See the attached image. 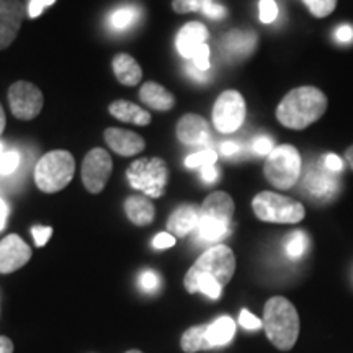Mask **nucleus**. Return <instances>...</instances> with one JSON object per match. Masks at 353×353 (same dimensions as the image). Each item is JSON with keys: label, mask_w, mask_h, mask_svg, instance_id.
I'll return each instance as SVG.
<instances>
[{"label": "nucleus", "mask_w": 353, "mask_h": 353, "mask_svg": "<svg viewBox=\"0 0 353 353\" xmlns=\"http://www.w3.org/2000/svg\"><path fill=\"white\" fill-rule=\"evenodd\" d=\"M113 170V162L110 154L101 148L92 149L83 157L82 164V183L90 193L103 192L110 175Z\"/></svg>", "instance_id": "11"}, {"label": "nucleus", "mask_w": 353, "mask_h": 353, "mask_svg": "<svg viewBox=\"0 0 353 353\" xmlns=\"http://www.w3.org/2000/svg\"><path fill=\"white\" fill-rule=\"evenodd\" d=\"M252 210L263 223L296 224L306 216L301 203L275 192H260L252 200Z\"/></svg>", "instance_id": "7"}, {"label": "nucleus", "mask_w": 353, "mask_h": 353, "mask_svg": "<svg viewBox=\"0 0 353 353\" xmlns=\"http://www.w3.org/2000/svg\"><path fill=\"white\" fill-rule=\"evenodd\" d=\"M32 234H33L34 242H37V245L43 247L48 241H50V237L52 234V228H50V226H34L32 229Z\"/></svg>", "instance_id": "37"}, {"label": "nucleus", "mask_w": 353, "mask_h": 353, "mask_svg": "<svg viewBox=\"0 0 353 353\" xmlns=\"http://www.w3.org/2000/svg\"><path fill=\"white\" fill-rule=\"evenodd\" d=\"M3 130H6V113H3L2 105H0V136H2Z\"/></svg>", "instance_id": "48"}, {"label": "nucleus", "mask_w": 353, "mask_h": 353, "mask_svg": "<svg viewBox=\"0 0 353 353\" xmlns=\"http://www.w3.org/2000/svg\"><path fill=\"white\" fill-rule=\"evenodd\" d=\"M210 33L208 28L200 21H190L183 25L179 34H176V51L185 59H193L195 52L203 44H206Z\"/></svg>", "instance_id": "16"}, {"label": "nucleus", "mask_w": 353, "mask_h": 353, "mask_svg": "<svg viewBox=\"0 0 353 353\" xmlns=\"http://www.w3.org/2000/svg\"><path fill=\"white\" fill-rule=\"evenodd\" d=\"M241 145L237 143H232V141H226V143L221 144V154L226 157H231V156H236L237 152H239Z\"/></svg>", "instance_id": "45"}, {"label": "nucleus", "mask_w": 353, "mask_h": 353, "mask_svg": "<svg viewBox=\"0 0 353 353\" xmlns=\"http://www.w3.org/2000/svg\"><path fill=\"white\" fill-rule=\"evenodd\" d=\"M7 218H8V206H7V203L0 198V231L6 228Z\"/></svg>", "instance_id": "46"}, {"label": "nucleus", "mask_w": 353, "mask_h": 353, "mask_svg": "<svg viewBox=\"0 0 353 353\" xmlns=\"http://www.w3.org/2000/svg\"><path fill=\"white\" fill-rule=\"evenodd\" d=\"M103 138L107 141L108 148L123 157L136 156V154L143 152L145 148L144 139L139 134L121 130V128H108L103 132Z\"/></svg>", "instance_id": "15"}, {"label": "nucleus", "mask_w": 353, "mask_h": 353, "mask_svg": "<svg viewBox=\"0 0 353 353\" xmlns=\"http://www.w3.org/2000/svg\"><path fill=\"white\" fill-rule=\"evenodd\" d=\"M316 19H325L337 7V0H303Z\"/></svg>", "instance_id": "28"}, {"label": "nucleus", "mask_w": 353, "mask_h": 353, "mask_svg": "<svg viewBox=\"0 0 353 353\" xmlns=\"http://www.w3.org/2000/svg\"><path fill=\"white\" fill-rule=\"evenodd\" d=\"M139 99L156 112H169L175 105V97L157 82H145L139 90Z\"/></svg>", "instance_id": "20"}, {"label": "nucleus", "mask_w": 353, "mask_h": 353, "mask_svg": "<svg viewBox=\"0 0 353 353\" xmlns=\"http://www.w3.org/2000/svg\"><path fill=\"white\" fill-rule=\"evenodd\" d=\"M257 43L259 38L252 30H231L221 39L223 51L229 57H236V59L252 54L257 48Z\"/></svg>", "instance_id": "17"}, {"label": "nucleus", "mask_w": 353, "mask_h": 353, "mask_svg": "<svg viewBox=\"0 0 353 353\" xmlns=\"http://www.w3.org/2000/svg\"><path fill=\"white\" fill-rule=\"evenodd\" d=\"M185 70H187L188 76L192 77L193 81H196L198 83H203V82L208 81V76H206V72H203V70L196 69L193 64H187V68H185Z\"/></svg>", "instance_id": "44"}, {"label": "nucleus", "mask_w": 353, "mask_h": 353, "mask_svg": "<svg viewBox=\"0 0 353 353\" xmlns=\"http://www.w3.org/2000/svg\"><path fill=\"white\" fill-rule=\"evenodd\" d=\"M23 21V7L20 0H0V50L15 41Z\"/></svg>", "instance_id": "13"}, {"label": "nucleus", "mask_w": 353, "mask_h": 353, "mask_svg": "<svg viewBox=\"0 0 353 353\" xmlns=\"http://www.w3.org/2000/svg\"><path fill=\"white\" fill-rule=\"evenodd\" d=\"M7 97L13 117L19 120L30 121L41 113L44 99L41 90L33 83L25 81L12 83Z\"/></svg>", "instance_id": "10"}, {"label": "nucleus", "mask_w": 353, "mask_h": 353, "mask_svg": "<svg viewBox=\"0 0 353 353\" xmlns=\"http://www.w3.org/2000/svg\"><path fill=\"white\" fill-rule=\"evenodd\" d=\"M20 165V154L15 149L3 151L0 156V175H12Z\"/></svg>", "instance_id": "31"}, {"label": "nucleus", "mask_w": 353, "mask_h": 353, "mask_svg": "<svg viewBox=\"0 0 353 353\" xmlns=\"http://www.w3.org/2000/svg\"><path fill=\"white\" fill-rule=\"evenodd\" d=\"M236 335V324L229 316H223L214 322H211L206 329V339H208L211 348L224 347L232 341Z\"/></svg>", "instance_id": "24"}, {"label": "nucleus", "mask_w": 353, "mask_h": 353, "mask_svg": "<svg viewBox=\"0 0 353 353\" xmlns=\"http://www.w3.org/2000/svg\"><path fill=\"white\" fill-rule=\"evenodd\" d=\"M141 17V10L134 6H123L117 10L112 12L110 15V26L113 30H118V32H123V30H128L130 26H132L136 21L139 20Z\"/></svg>", "instance_id": "26"}, {"label": "nucleus", "mask_w": 353, "mask_h": 353, "mask_svg": "<svg viewBox=\"0 0 353 353\" xmlns=\"http://www.w3.org/2000/svg\"><path fill=\"white\" fill-rule=\"evenodd\" d=\"M152 245L156 249H170V247L175 245V236H172L170 232H159L156 237H154Z\"/></svg>", "instance_id": "39"}, {"label": "nucleus", "mask_w": 353, "mask_h": 353, "mask_svg": "<svg viewBox=\"0 0 353 353\" xmlns=\"http://www.w3.org/2000/svg\"><path fill=\"white\" fill-rule=\"evenodd\" d=\"M32 259V249L17 234L0 241V273H13Z\"/></svg>", "instance_id": "12"}, {"label": "nucleus", "mask_w": 353, "mask_h": 353, "mask_svg": "<svg viewBox=\"0 0 353 353\" xmlns=\"http://www.w3.org/2000/svg\"><path fill=\"white\" fill-rule=\"evenodd\" d=\"M335 38L341 43H352L353 41V26L352 25H342L339 26L335 32Z\"/></svg>", "instance_id": "42"}, {"label": "nucleus", "mask_w": 353, "mask_h": 353, "mask_svg": "<svg viewBox=\"0 0 353 353\" xmlns=\"http://www.w3.org/2000/svg\"><path fill=\"white\" fill-rule=\"evenodd\" d=\"M259 17L262 23H273L278 17V6L275 0H260Z\"/></svg>", "instance_id": "33"}, {"label": "nucleus", "mask_w": 353, "mask_h": 353, "mask_svg": "<svg viewBox=\"0 0 353 353\" xmlns=\"http://www.w3.org/2000/svg\"><path fill=\"white\" fill-rule=\"evenodd\" d=\"M125 211L130 221L136 226H148L154 221L156 210L148 198L132 195L125 201Z\"/></svg>", "instance_id": "23"}, {"label": "nucleus", "mask_w": 353, "mask_h": 353, "mask_svg": "<svg viewBox=\"0 0 353 353\" xmlns=\"http://www.w3.org/2000/svg\"><path fill=\"white\" fill-rule=\"evenodd\" d=\"M198 221H200V208L195 205H182L170 214L167 229L172 236L185 237L192 231H196Z\"/></svg>", "instance_id": "18"}, {"label": "nucleus", "mask_w": 353, "mask_h": 353, "mask_svg": "<svg viewBox=\"0 0 353 353\" xmlns=\"http://www.w3.org/2000/svg\"><path fill=\"white\" fill-rule=\"evenodd\" d=\"M176 138L187 145H200L210 141V125L205 118L187 113L176 123Z\"/></svg>", "instance_id": "14"}, {"label": "nucleus", "mask_w": 353, "mask_h": 353, "mask_svg": "<svg viewBox=\"0 0 353 353\" xmlns=\"http://www.w3.org/2000/svg\"><path fill=\"white\" fill-rule=\"evenodd\" d=\"M345 159H347L348 165H350L352 170H353V144L345 151Z\"/></svg>", "instance_id": "49"}, {"label": "nucleus", "mask_w": 353, "mask_h": 353, "mask_svg": "<svg viewBox=\"0 0 353 353\" xmlns=\"http://www.w3.org/2000/svg\"><path fill=\"white\" fill-rule=\"evenodd\" d=\"M304 187L309 192V195L319 198V200H327L337 193V182L330 172L325 169H314L307 172L306 180H304Z\"/></svg>", "instance_id": "19"}, {"label": "nucleus", "mask_w": 353, "mask_h": 353, "mask_svg": "<svg viewBox=\"0 0 353 353\" xmlns=\"http://www.w3.org/2000/svg\"><path fill=\"white\" fill-rule=\"evenodd\" d=\"M265 179L278 190H290L301 175V156L290 144L278 145L267 156L263 165Z\"/></svg>", "instance_id": "6"}, {"label": "nucleus", "mask_w": 353, "mask_h": 353, "mask_svg": "<svg viewBox=\"0 0 353 353\" xmlns=\"http://www.w3.org/2000/svg\"><path fill=\"white\" fill-rule=\"evenodd\" d=\"M327 105V97L317 87H296L280 101L276 108V120L290 130H306L324 117Z\"/></svg>", "instance_id": "1"}, {"label": "nucleus", "mask_w": 353, "mask_h": 353, "mask_svg": "<svg viewBox=\"0 0 353 353\" xmlns=\"http://www.w3.org/2000/svg\"><path fill=\"white\" fill-rule=\"evenodd\" d=\"M245 120V100L237 90L223 92L214 101L213 125L223 134H231Z\"/></svg>", "instance_id": "9"}, {"label": "nucleus", "mask_w": 353, "mask_h": 353, "mask_svg": "<svg viewBox=\"0 0 353 353\" xmlns=\"http://www.w3.org/2000/svg\"><path fill=\"white\" fill-rule=\"evenodd\" d=\"M239 324L247 330H257L260 327H263V322L260 321L259 317H255L252 312L247 311V309H242L241 311Z\"/></svg>", "instance_id": "35"}, {"label": "nucleus", "mask_w": 353, "mask_h": 353, "mask_svg": "<svg viewBox=\"0 0 353 353\" xmlns=\"http://www.w3.org/2000/svg\"><path fill=\"white\" fill-rule=\"evenodd\" d=\"M214 0H172V8L175 13L203 12Z\"/></svg>", "instance_id": "30"}, {"label": "nucleus", "mask_w": 353, "mask_h": 353, "mask_svg": "<svg viewBox=\"0 0 353 353\" xmlns=\"http://www.w3.org/2000/svg\"><path fill=\"white\" fill-rule=\"evenodd\" d=\"M210 54H211L210 46H208V44H203L200 50L195 52V56H193V59H192L193 65H195L196 69L203 70V72H206V70H208L210 65H211Z\"/></svg>", "instance_id": "34"}, {"label": "nucleus", "mask_w": 353, "mask_h": 353, "mask_svg": "<svg viewBox=\"0 0 353 353\" xmlns=\"http://www.w3.org/2000/svg\"><path fill=\"white\" fill-rule=\"evenodd\" d=\"M0 353H13V343L8 337L0 335Z\"/></svg>", "instance_id": "47"}, {"label": "nucleus", "mask_w": 353, "mask_h": 353, "mask_svg": "<svg viewBox=\"0 0 353 353\" xmlns=\"http://www.w3.org/2000/svg\"><path fill=\"white\" fill-rule=\"evenodd\" d=\"M216 161H218V152L211 151V149H206V151H201V152L193 154V156H188L187 159H185V165H187L188 169H201V167H205V165L214 164Z\"/></svg>", "instance_id": "29"}, {"label": "nucleus", "mask_w": 353, "mask_h": 353, "mask_svg": "<svg viewBox=\"0 0 353 353\" xmlns=\"http://www.w3.org/2000/svg\"><path fill=\"white\" fill-rule=\"evenodd\" d=\"M263 329L268 341L278 350L288 352L299 337V314L294 304L283 296H273L265 303Z\"/></svg>", "instance_id": "2"}, {"label": "nucleus", "mask_w": 353, "mask_h": 353, "mask_svg": "<svg viewBox=\"0 0 353 353\" xmlns=\"http://www.w3.org/2000/svg\"><path fill=\"white\" fill-rule=\"evenodd\" d=\"M54 2L56 0H30V6H28L30 19H37V17L41 15L44 8L52 6Z\"/></svg>", "instance_id": "38"}, {"label": "nucleus", "mask_w": 353, "mask_h": 353, "mask_svg": "<svg viewBox=\"0 0 353 353\" xmlns=\"http://www.w3.org/2000/svg\"><path fill=\"white\" fill-rule=\"evenodd\" d=\"M252 149L257 156H268L273 151V143L267 136H259V138L254 139Z\"/></svg>", "instance_id": "36"}, {"label": "nucleus", "mask_w": 353, "mask_h": 353, "mask_svg": "<svg viewBox=\"0 0 353 353\" xmlns=\"http://www.w3.org/2000/svg\"><path fill=\"white\" fill-rule=\"evenodd\" d=\"M126 176L132 188L151 198H161L169 183V169L161 157L138 159L130 165Z\"/></svg>", "instance_id": "8"}, {"label": "nucleus", "mask_w": 353, "mask_h": 353, "mask_svg": "<svg viewBox=\"0 0 353 353\" xmlns=\"http://www.w3.org/2000/svg\"><path fill=\"white\" fill-rule=\"evenodd\" d=\"M110 114L123 123H132V125L145 126L151 123V113L145 112L139 105L131 103L126 100H117L108 107Z\"/></svg>", "instance_id": "22"}, {"label": "nucleus", "mask_w": 353, "mask_h": 353, "mask_svg": "<svg viewBox=\"0 0 353 353\" xmlns=\"http://www.w3.org/2000/svg\"><path fill=\"white\" fill-rule=\"evenodd\" d=\"M234 200L226 192H213L200 208L196 234L203 242H219L231 232Z\"/></svg>", "instance_id": "3"}, {"label": "nucleus", "mask_w": 353, "mask_h": 353, "mask_svg": "<svg viewBox=\"0 0 353 353\" xmlns=\"http://www.w3.org/2000/svg\"><path fill=\"white\" fill-rule=\"evenodd\" d=\"M76 161L72 154L56 149L39 159L34 167V183L44 193H56L68 187L74 179Z\"/></svg>", "instance_id": "5"}, {"label": "nucleus", "mask_w": 353, "mask_h": 353, "mask_svg": "<svg viewBox=\"0 0 353 353\" xmlns=\"http://www.w3.org/2000/svg\"><path fill=\"white\" fill-rule=\"evenodd\" d=\"M3 151H6V148H3V144H2V143H0V156H2V154H3Z\"/></svg>", "instance_id": "50"}, {"label": "nucleus", "mask_w": 353, "mask_h": 353, "mask_svg": "<svg viewBox=\"0 0 353 353\" xmlns=\"http://www.w3.org/2000/svg\"><path fill=\"white\" fill-rule=\"evenodd\" d=\"M161 276H159L154 270H144L141 273L139 288L143 290L144 293H156V291L161 288Z\"/></svg>", "instance_id": "32"}, {"label": "nucleus", "mask_w": 353, "mask_h": 353, "mask_svg": "<svg viewBox=\"0 0 353 353\" xmlns=\"http://www.w3.org/2000/svg\"><path fill=\"white\" fill-rule=\"evenodd\" d=\"M324 167L329 172H332V174H337V172L343 169V161L339 156H335V154H327L324 157Z\"/></svg>", "instance_id": "41"}, {"label": "nucleus", "mask_w": 353, "mask_h": 353, "mask_svg": "<svg viewBox=\"0 0 353 353\" xmlns=\"http://www.w3.org/2000/svg\"><path fill=\"white\" fill-rule=\"evenodd\" d=\"M112 68L118 82H121L126 87L138 85L141 79H143V69H141L138 61L132 56L126 54V52H120V54L113 57Z\"/></svg>", "instance_id": "21"}, {"label": "nucleus", "mask_w": 353, "mask_h": 353, "mask_svg": "<svg viewBox=\"0 0 353 353\" xmlns=\"http://www.w3.org/2000/svg\"><path fill=\"white\" fill-rule=\"evenodd\" d=\"M126 353H143V352H139V350H130V352H126Z\"/></svg>", "instance_id": "51"}, {"label": "nucleus", "mask_w": 353, "mask_h": 353, "mask_svg": "<svg viewBox=\"0 0 353 353\" xmlns=\"http://www.w3.org/2000/svg\"><path fill=\"white\" fill-rule=\"evenodd\" d=\"M203 15L205 17H208L210 20H221V19H224V17H226V8H224L223 6H219V3H210L208 7L205 8V10L201 12Z\"/></svg>", "instance_id": "40"}, {"label": "nucleus", "mask_w": 353, "mask_h": 353, "mask_svg": "<svg viewBox=\"0 0 353 353\" xmlns=\"http://www.w3.org/2000/svg\"><path fill=\"white\" fill-rule=\"evenodd\" d=\"M236 272V255L228 245L218 244L210 247L200 255V259L190 267L185 275V290L190 288L200 278H213L218 283L226 286Z\"/></svg>", "instance_id": "4"}, {"label": "nucleus", "mask_w": 353, "mask_h": 353, "mask_svg": "<svg viewBox=\"0 0 353 353\" xmlns=\"http://www.w3.org/2000/svg\"><path fill=\"white\" fill-rule=\"evenodd\" d=\"M309 244L307 236L303 231L291 232L285 239V252L290 259H299L306 252Z\"/></svg>", "instance_id": "27"}, {"label": "nucleus", "mask_w": 353, "mask_h": 353, "mask_svg": "<svg viewBox=\"0 0 353 353\" xmlns=\"http://www.w3.org/2000/svg\"><path fill=\"white\" fill-rule=\"evenodd\" d=\"M201 179L205 183H214L218 180V170H216L214 164L201 167Z\"/></svg>", "instance_id": "43"}, {"label": "nucleus", "mask_w": 353, "mask_h": 353, "mask_svg": "<svg viewBox=\"0 0 353 353\" xmlns=\"http://www.w3.org/2000/svg\"><path fill=\"white\" fill-rule=\"evenodd\" d=\"M206 329H208V325H195V327L185 330L182 341H180V345H182L185 353L211 350L208 339H206Z\"/></svg>", "instance_id": "25"}]
</instances>
